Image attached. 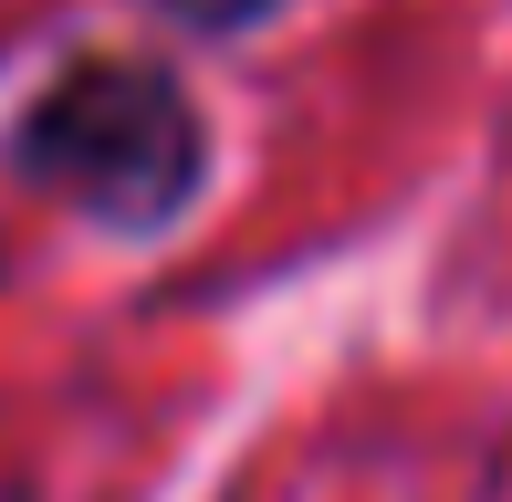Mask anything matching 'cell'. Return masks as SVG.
I'll use <instances>...</instances> for the list:
<instances>
[{"mask_svg": "<svg viewBox=\"0 0 512 502\" xmlns=\"http://www.w3.org/2000/svg\"><path fill=\"white\" fill-rule=\"evenodd\" d=\"M11 178L53 189L95 231H168L209 189V126L147 53H84L11 116Z\"/></svg>", "mask_w": 512, "mask_h": 502, "instance_id": "6da1fadb", "label": "cell"}, {"mask_svg": "<svg viewBox=\"0 0 512 502\" xmlns=\"http://www.w3.org/2000/svg\"><path fill=\"white\" fill-rule=\"evenodd\" d=\"M157 11H168L178 32H251V21L283 11V0H157Z\"/></svg>", "mask_w": 512, "mask_h": 502, "instance_id": "7a4b0ae2", "label": "cell"}]
</instances>
